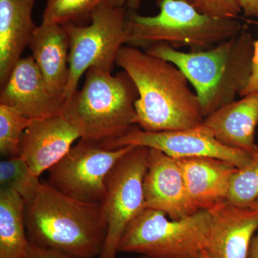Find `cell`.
<instances>
[{
    "mask_svg": "<svg viewBox=\"0 0 258 258\" xmlns=\"http://www.w3.org/2000/svg\"><path fill=\"white\" fill-rule=\"evenodd\" d=\"M64 103L50 92L32 55L21 57L1 86L0 104L16 108L29 119L61 114Z\"/></svg>",
    "mask_w": 258,
    "mask_h": 258,
    "instance_id": "12",
    "label": "cell"
},
{
    "mask_svg": "<svg viewBox=\"0 0 258 258\" xmlns=\"http://www.w3.org/2000/svg\"><path fill=\"white\" fill-rule=\"evenodd\" d=\"M37 0H0V85L28 47L37 28L32 11Z\"/></svg>",
    "mask_w": 258,
    "mask_h": 258,
    "instance_id": "18",
    "label": "cell"
},
{
    "mask_svg": "<svg viewBox=\"0 0 258 258\" xmlns=\"http://www.w3.org/2000/svg\"><path fill=\"white\" fill-rule=\"evenodd\" d=\"M20 156L5 158L0 162L1 188L13 190L25 204L31 203L40 189L41 181Z\"/></svg>",
    "mask_w": 258,
    "mask_h": 258,
    "instance_id": "21",
    "label": "cell"
},
{
    "mask_svg": "<svg viewBox=\"0 0 258 258\" xmlns=\"http://www.w3.org/2000/svg\"><path fill=\"white\" fill-rule=\"evenodd\" d=\"M211 229L205 250L212 258H247L249 246L258 230L255 204L243 207L228 201L208 210Z\"/></svg>",
    "mask_w": 258,
    "mask_h": 258,
    "instance_id": "13",
    "label": "cell"
},
{
    "mask_svg": "<svg viewBox=\"0 0 258 258\" xmlns=\"http://www.w3.org/2000/svg\"><path fill=\"white\" fill-rule=\"evenodd\" d=\"M27 237L39 248L75 258H94L101 253L107 222L101 203L76 200L47 181L26 205Z\"/></svg>",
    "mask_w": 258,
    "mask_h": 258,
    "instance_id": "2",
    "label": "cell"
},
{
    "mask_svg": "<svg viewBox=\"0 0 258 258\" xmlns=\"http://www.w3.org/2000/svg\"><path fill=\"white\" fill-rule=\"evenodd\" d=\"M25 258H75L57 251L39 248L29 242Z\"/></svg>",
    "mask_w": 258,
    "mask_h": 258,
    "instance_id": "26",
    "label": "cell"
},
{
    "mask_svg": "<svg viewBox=\"0 0 258 258\" xmlns=\"http://www.w3.org/2000/svg\"><path fill=\"white\" fill-rule=\"evenodd\" d=\"M145 0H128V3L126 4V8L128 10H136L140 8L143 2Z\"/></svg>",
    "mask_w": 258,
    "mask_h": 258,
    "instance_id": "29",
    "label": "cell"
},
{
    "mask_svg": "<svg viewBox=\"0 0 258 258\" xmlns=\"http://www.w3.org/2000/svg\"><path fill=\"white\" fill-rule=\"evenodd\" d=\"M28 47L50 92L64 99L70 75V37L63 25L42 23Z\"/></svg>",
    "mask_w": 258,
    "mask_h": 258,
    "instance_id": "17",
    "label": "cell"
},
{
    "mask_svg": "<svg viewBox=\"0 0 258 258\" xmlns=\"http://www.w3.org/2000/svg\"><path fill=\"white\" fill-rule=\"evenodd\" d=\"M126 7L105 3L93 12L88 25L66 23L70 37L69 83L64 101L78 90L90 69L113 72L118 52L125 45Z\"/></svg>",
    "mask_w": 258,
    "mask_h": 258,
    "instance_id": "7",
    "label": "cell"
},
{
    "mask_svg": "<svg viewBox=\"0 0 258 258\" xmlns=\"http://www.w3.org/2000/svg\"><path fill=\"white\" fill-rule=\"evenodd\" d=\"M144 194V208L164 212L171 220L199 211L189 198L177 159L156 149H149Z\"/></svg>",
    "mask_w": 258,
    "mask_h": 258,
    "instance_id": "11",
    "label": "cell"
},
{
    "mask_svg": "<svg viewBox=\"0 0 258 258\" xmlns=\"http://www.w3.org/2000/svg\"><path fill=\"white\" fill-rule=\"evenodd\" d=\"M32 120L16 108L0 104V154L3 157L19 156L23 134Z\"/></svg>",
    "mask_w": 258,
    "mask_h": 258,
    "instance_id": "22",
    "label": "cell"
},
{
    "mask_svg": "<svg viewBox=\"0 0 258 258\" xmlns=\"http://www.w3.org/2000/svg\"><path fill=\"white\" fill-rule=\"evenodd\" d=\"M190 199L199 210L226 201L232 176L238 168L211 157L177 159Z\"/></svg>",
    "mask_w": 258,
    "mask_h": 258,
    "instance_id": "15",
    "label": "cell"
},
{
    "mask_svg": "<svg viewBox=\"0 0 258 258\" xmlns=\"http://www.w3.org/2000/svg\"><path fill=\"white\" fill-rule=\"evenodd\" d=\"M128 0H47L42 14V24L66 23L82 25L91 18L100 5L108 3L118 7L126 6Z\"/></svg>",
    "mask_w": 258,
    "mask_h": 258,
    "instance_id": "20",
    "label": "cell"
},
{
    "mask_svg": "<svg viewBox=\"0 0 258 258\" xmlns=\"http://www.w3.org/2000/svg\"><path fill=\"white\" fill-rule=\"evenodd\" d=\"M139 258H147V257H142H142H139Z\"/></svg>",
    "mask_w": 258,
    "mask_h": 258,
    "instance_id": "32",
    "label": "cell"
},
{
    "mask_svg": "<svg viewBox=\"0 0 258 258\" xmlns=\"http://www.w3.org/2000/svg\"><path fill=\"white\" fill-rule=\"evenodd\" d=\"M211 223L208 210L173 220L164 212L144 209L125 228L118 252L147 258H197L208 246Z\"/></svg>",
    "mask_w": 258,
    "mask_h": 258,
    "instance_id": "6",
    "label": "cell"
},
{
    "mask_svg": "<svg viewBox=\"0 0 258 258\" xmlns=\"http://www.w3.org/2000/svg\"><path fill=\"white\" fill-rule=\"evenodd\" d=\"M26 204L13 190L0 189V258H25L29 244Z\"/></svg>",
    "mask_w": 258,
    "mask_h": 258,
    "instance_id": "19",
    "label": "cell"
},
{
    "mask_svg": "<svg viewBox=\"0 0 258 258\" xmlns=\"http://www.w3.org/2000/svg\"><path fill=\"white\" fill-rule=\"evenodd\" d=\"M102 146L111 149L128 146L146 147L160 151L175 159L215 158L238 169L247 165L254 154L226 147L203 123L193 128L159 132H146L135 125L123 137Z\"/></svg>",
    "mask_w": 258,
    "mask_h": 258,
    "instance_id": "10",
    "label": "cell"
},
{
    "mask_svg": "<svg viewBox=\"0 0 258 258\" xmlns=\"http://www.w3.org/2000/svg\"><path fill=\"white\" fill-rule=\"evenodd\" d=\"M254 204L258 209V198ZM247 258H258V230L251 242Z\"/></svg>",
    "mask_w": 258,
    "mask_h": 258,
    "instance_id": "28",
    "label": "cell"
},
{
    "mask_svg": "<svg viewBox=\"0 0 258 258\" xmlns=\"http://www.w3.org/2000/svg\"><path fill=\"white\" fill-rule=\"evenodd\" d=\"M134 146L111 149L80 139L79 143L48 171L56 189L76 200L101 203L107 176L117 161Z\"/></svg>",
    "mask_w": 258,
    "mask_h": 258,
    "instance_id": "9",
    "label": "cell"
},
{
    "mask_svg": "<svg viewBox=\"0 0 258 258\" xmlns=\"http://www.w3.org/2000/svg\"><path fill=\"white\" fill-rule=\"evenodd\" d=\"M258 198V152L247 165L232 176L227 201L238 206H251Z\"/></svg>",
    "mask_w": 258,
    "mask_h": 258,
    "instance_id": "23",
    "label": "cell"
},
{
    "mask_svg": "<svg viewBox=\"0 0 258 258\" xmlns=\"http://www.w3.org/2000/svg\"><path fill=\"white\" fill-rule=\"evenodd\" d=\"M258 26V22H256ZM258 92V40H254L253 57H252V74L247 87L241 93L240 97H243L251 93Z\"/></svg>",
    "mask_w": 258,
    "mask_h": 258,
    "instance_id": "25",
    "label": "cell"
},
{
    "mask_svg": "<svg viewBox=\"0 0 258 258\" xmlns=\"http://www.w3.org/2000/svg\"><path fill=\"white\" fill-rule=\"evenodd\" d=\"M197 258H212L210 257V254L208 253L205 249H203V250L201 251L200 254H199L198 257Z\"/></svg>",
    "mask_w": 258,
    "mask_h": 258,
    "instance_id": "30",
    "label": "cell"
},
{
    "mask_svg": "<svg viewBox=\"0 0 258 258\" xmlns=\"http://www.w3.org/2000/svg\"><path fill=\"white\" fill-rule=\"evenodd\" d=\"M254 40L241 32L208 50L183 52L158 43L146 52L179 68L195 89L204 118L235 101L252 74Z\"/></svg>",
    "mask_w": 258,
    "mask_h": 258,
    "instance_id": "3",
    "label": "cell"
},
{
    "mask_svg": "<svg viewBox=\"0 0 258 258\" xmlns=\"http://www.w3.org/2000/svg\"><path fill=\"white\" fill-rule=\"evenodd\" d=\"M185 1L188 2V3L192 5L194 7L196 8V5L198 4L199 0H185Z\"/></svg>",
    "mask_w": 258,
    "mask_h": 258,
    "instance_id": "31",
    "label": "cell"
},
{
    "mask_svg": "<svg viewBox=\"0 0 258 258\" xmlns=\"http://www.w3.org/2000/svg\"><path fill=\"white\" fill-rule=\"evenodd\" d=\"M116 64L128 75L138 92L134 106L139 128L168 132L203 123L198 96L175 64L127 45L118 52Z\"/></svg>",
    "mask_w": 258,
    "mask_h": 258,
    "instance_id": "1",
    "label": "cell"
},
{
    "mask_svg": "<svg viewBox=\"0 0 258 258\" xmlns=\"http://www.w3.org/2000/svg\"><path fill=\"white\" fill-rule=\"evenodd\" d=\"M196 8L205 14L220 18L237 19L242 12L238 0H199Z\"/></svg>",
    "mask_w": 258,
    "mask_h": 258,
    "instance_id": "24",
    "label": "cell"
},
{
    "mask_svg": "<svg viewBox=\"0 0 258 258\" xmlns=\"http://www.w3.org/2000/svg\"><path fill=\"white\" fill-rule=\"evenodd\" d=\"M149 149L134 147L117 161L107 176L101 201L107 222L104 245L98 258H116L120 239L128 224L144 210V181Z\"/></svg>",
    "mask_w": 258,
    "mask_h": 258,
    "instance_id": "8",
    "label": "cell"
},
{
    "mask_svg": "<svg viewBox=\"0 0 258 258\" xmlns=\"http://www.w3.org/2000/svg\"><path fill=\"white\" fill-rule=\"evenodd\" d=\"M157 3L159 13L153 16L127 9L125 45L147 49L166 43L196 52L216 46L242 30L237 19L205 14L185 0H157Z\"/></svg>",
    "mask_w": 258,
    "mask_h": 258,
    "instance_id": "5",
    "label": "cell"
},
{
    "mask_svg": "<svg viewBox=\"0 0 258 258\" xmlns=\"http://www.w3.org/2000/svg\"><path fill=\"white\" fill-rule=\"evenodd\" d=\"M203 123L226 147L255 154L258 152L254 142L258 125V92L225 105L206 117Z\"/></svg>",
    "mask_w": 258,
    "mask_h": 258,
    "instance_id": "16",
    "label": "cell"
},
{
    "mask_svg": "<svg viewBox=\"0 0 258 258\" xmlns=\"http://www.w3.org/2000/svg\"><path fill=\"white\" fill-rule=\"evenodd\" d=\"M238 3L245 16L258 18V0H238Z\"/></svg>",
    "mask_w": 258,
    "mask_h": 258,
    "instance_id": "27",
    "label": "cell"
},
{
    "mask_svg": "<svg viewBox=\"0 0 258 258\" xmlns=\"http://www.w3.org/2000/svg\"><path fill=\"white\" fill-rule=\"evenodd\" d=\"M78 139L79 131L62 114L33 120L23 134L19 156L40 177L68 154Z\"/></svg>",
    "mask_w": 258,
    "mask_h": 258,
    "instance_id": "14",
    "label": "cell"
},
{
    "mask_svg": "<svg viewBox=\"0 0 258 258\" xmlns=\"http://www.w3.org/2000/svg\"><path fill=\"white\" fill-rule=\"evenodd\" d=\"M85 75L82 88L64 101L61 113L81 139L103 145L137 125L134 105L138 92L125 71L113 76L92 68Z\"/></svg>",
    "mask_w": 258,
    "mask_h": 258,
    "instance_id": "4",
    "label": "cell"
}]
</instances>
